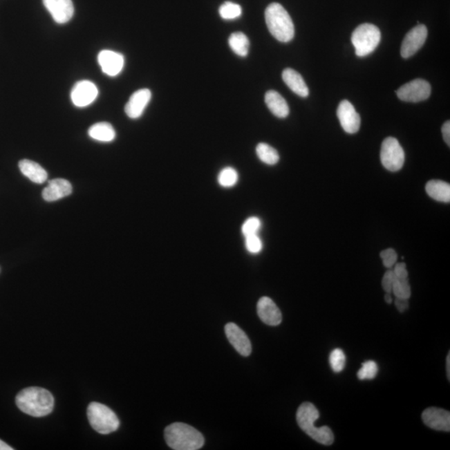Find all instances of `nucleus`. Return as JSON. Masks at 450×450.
Here are the masks:
<instances>
[{
	"instance_id": "f257e3e1",
	"label": "nucleus",
	"mask_w": 450,
	"mask_h": 450,
	"mask_svg": "<svg viewBox=\"0 0 450 450\" xmlns=\"http://www.w3.org/2000/svg\"><path fill=\"white\" fill-rule=\"evenodd\" d=\"M16 405L28 415L40 418L50 415L55 407V398L50 391L40 387H28L20 391Z\"/></svg>"
},
{
	"instance_id": "f03ea898",
	"label": "nucleus",
	"mask_w": 450,
	"mask_h": 450,
	"mask_svg": "<svg viewBox=\"0 0 450 450\" xmlns=\"http://www.w3.org/2000/svg\"><path fill=\"white\" fill-rule=\"evenodd\" d=\"M166 443L174 450H197L203 447L205 438L196 429L184 423H174L165 431Z\"/></svg>"
},
{
	"instance_id": "7ed1b4c3",
	"label": "nucleus",
	"mask_w": 450,
	"mask_h": 450,
	"mask_svg": "<svg viewBox=\"0 0 450 450\" xmlns=\"http://www.w3.org/2000/svg\"><path fill=\"white\" fill-rule=\"evenodd\" d=\"M319 412L313 404L306 402L300 405L296 420L300 429L318 443L331 445L334 443L333 432L328 426L316 427L315 422L319 419Z\"/></svg>"
},
{
	"instance_id": "20e7f679",
	"label": "nucleus",
	"mask_w": 450,
	"mask_h": 450,
	"mask_svg": "<svg viewBox=\"0 0 450 450\" xmlns=\"http://www.w3.org/2000/svg\"><path fill=\"white\" fill-rule=\"evenodd\" d=\"M265 15L267 27L275 39L282 43L290 42L294 39L293 20L281 3H270L267 7Z\"/></svg>"
},
{
	"instance_id": "39448f33",
	"label": "nucleus",
	"mask_w": 450,
	"mask_h": 450,
	"mask_svg": "<svg viewBox=\"0 0 450 450\" xmlns=\"http://www.w3.org/2000/svg\"><path fill=\"white\" fill-rule=\"evenodd\" d=\"M87 415L91 427L101 435L115 432L120 427V420L115 413L106 405L92 402L88 405Z\"/></svg>"
},
{
	"instance_id": "423d86ee",
	"label": "nucleus",
	"mask_w": 450,
	"mask_h": 450,
	"mask_svg": "<svg viewBox=\"0 0 450 450\" xmlns=\"http://www.w3.org/2000/svg\"><path fill=\"white\" fill-rule=\"evenodd\" d=\"M381 40L379 28L372 24H363L353 32L351 41L358 57L371 55L378 47Z\"/></svg>"
},
{
	"instance_id": "0eeeda50",
	"label": "nucleus",
	"mask_w": 450,
	"mask_h": 450,
	"mask_svg": "<svg viewBox=\"0 0 450 450\" xmlns=\"http://www.w3.org/2000/svg\"><path fill=\"white\" fill-rule=\"evenodd\" d=\"M380 160L384 167L389 171L397 172L403 168L404 151L395 138L388 137L384 140L381 146Z\"/></svg>"
},
{
	"instance_id": "6e6552de",
	"label": "nucleus",
	"mask_w": 450,
	"mask_h": 450,
	"mask_svg": "<svg viewBox=\"0 0 450 450\" xmlns=\"http://www.w3.org/2000/svg\"><path fill=\"white\" fill-rule=\"evenodd\" d=\"M396 94L404 102H421L431 96V86L426 80L416 79L401 86Z\"/></svg>"
},
{
	"instance_id": "1a4fd4ad",
	"label": "nucleus",
	"mask_w": 450,
	"mask_h": 450,
	"mask_svg": "<svg viewBox=\"0 0 450 450\" xmlns=\"http://www.w3.org/2000/svg\"><path fill=\"white\" fill-rule=\"evenodd\" d=\"M428 30L424 24H418L405 35L400 48L401 56L404 59L411 58L420 50L426 41Z\"/></svg>"
},
{
	"instance_id": "9d476101",
	"label": "nucleus",
	"mask_w": 450,
	"mask_h": 450,
	"mask_svg": "<svg viewBox=\"0 0 450 450\" xmlns=\"http://www.w3.org/2000/svg\"><path fill=\"white\" fill-rule=\"evenodd\" d=\"M98 88L88 80L76 83L71 91V100L77 107H86L91 104L98 96Z\"/></svg>"
},
{
	"instance_id": "9b49d317",
	"label": "nucleus",
	"mask_w": 450,
	"mask_h": 450,
	"mask_svg": "<svg viewBox=\"0 0 450 450\" xmlns=\"http://www.w3.org/2000/svg\"><path fill=\"white\" fill-rule=\"evenodd\" d=\"M337 116L344 131L348 133H355L359 131L362 119L350 101L343 100L340 102L337 109Z\"/></svg>"
},
{
	"instance_id": "f8f14e48",
	"label": "nucleus",
	"mask_w": 450,
	"mask_h": 450,
	"mask_svg": "<svg viewBox=\"0 0 450 450\" xmlns=\"http://www.w3.org/2000/svg\"><path fill=\"white\" fill-rule=\"evenodd\" d=\"M225 334L229 341L243 356H249L252 352L250 340L244 331L234 323L227 324L225 328Z\"/></svg>"
},
{
	"instance_id": "ddd939ff",
	"label": "nucleus",
	"mask_w": 450,
	"mask_h": 450,
	"mask_svg": "<svg viewBox=\"0 0 450 450\" xmlns=\"http://www.w3.org/2000/svg\"><path fill=\"white\" fill-rule=\"evenodd\" d=\"M44 6L58 24H66L72 19L75 7L72 0H43Z\"/></svg>"
},
{
	"instance_id": "4468645a",
	"label": "nucleus",
	"mask_w": 450,
	"mask_h": 450,
	"mask_svg": "<svg viewBox=\"0 0 450 450\" xmlns=\"http://www.w3.org/2000/svg\"><path fill=\"white\" fill-rule=\"evenodd\" d=\"M422 420L429 428L439 431H450V413L443 409L431 407L422 413Z\"/></svg>"
},
{
	"instance_id": "2eb2a0df",
	"label": "nucleus",
	"mask_w": 450,
	"mask_h": 450,
	"mask_svg": "<svg viewBox=\"0 0 450 450\" xmlns=\"http://www.w3.org/2000/svg\"><path fill=\"white\" fill-rule=\"evenodd\" d=\"M151 97V91L148 88H142L133 93L125 105V113L131 119H139L143 115Z\"/></svg>"
},
{
	"instance_id": "dca6fc26",
	"label": "nucleus",
	"mask_w": 450,
	"mask_h": 450,
	"mask_svg": "<svg viewBox=\"0 0 450 450\" xmlns=\"http://www.w3.org/2000/svg\"><path fill=\"white\" fill-rule=\"evenodd\" d=\"M259 317L270 326H277L282 322V314L276 303L269 297H262L257 305Z\"/></svg>"
},
{
	"instance_id": "f3484780",
	"label": "nucleus",
	"mask_w": 450,
	"mask_h": 450,
	"mask_svg": "<svg viewBox=\"0 0 450 450\" xmlns=\"http://www.w3.org/2000/svg\"><path fill=\"white\" fill-rule=\"evenodd\" d=\"M98 62L104 74L112 77L119 75L124 66V56L112 50L101 51Z\"/></svg>"
},
{
	"instance_id": "a211bd4d",
	"label": "nucleus",
	"mask_w": 450,
	"mask_h": 450,
	"mask_svg": "<svg viewBox=\"0 0 450 450\" xmlns=\"http://www.w3.org/2000/svg\"><path fill=\"white\" fill-rule=\"evenodd\" d=\"M72 190L70 182L64 178H55L48 182L47 187L43 190L42 196L46 201L54 202L71 196Z\"/></svg>"
},
{
	"instance_id": "6ab92c4d",
	"label": "nucleus",
	"mask_w": 450,
	"mask_h": 450,
	"mask_svg": "<svg viewBox=\"0 0 450 450\" xmlns=\"http://www.w3.org/2000/svg\"><path fill=\"white\" fill-rule=\"evenodd\" d=\"M282 78L288 87H289L294 94L306 98L309 96L310 91L306 81L303 80L301 75L293 68H285L282 73Z\"/></svg>"
},
{
	"instance_id": "aec40b11",
	"label": "nucleus",
	"mask_w": 450,
	"mask_h": 450,
	"mask_svg": "<svg viewBox=\"0 0 450 450\" xmlns=\"http://www.w3.org/2000/svg\"><path fill=\"white\" fill-rule=\"evenodd\" d=\"M19 167L24 176L35 184H44L47 180L46 170L36 162L23 160L19 161Z\"/></svg>"
},
{
	"instance_id": "412c9836",
	"label": "nucleus",
	"mask_w": 450,
	"mask_h": 450,
	"mask_svg": "<svg viewBox=\"0 0 450 450\" xmlns=\"http://www.w3.org/2000/svg\"><path fill=\"white\" fill-rule=\"evenodd\" d=\"M265 104L274 115L285 119L290 113L289 105L277 91H270L265 94Z\"/></svg>"
},
{
	"instance_id": "4be33fe9",
	"label": "nucleus",
	"mask_w": 450,
	"mask_h": 450,
	"mask_svg": "<svg viewBox=\"0 0 450 450\" xmlns=\"http://www.w3.org/2000/svg\"><path fill=\"white\" fill-rule=\"evenodd\" d=\"M425 189L429 197L437 201L450 202V185L442 180L429 181L425 186Z\"/></svg>"
},
{
	"instance_id": "5701e85b",
	"label": "nucleus",
	"mask_w": 450,
	"mask_h": 450,
	"mask_svg": "<svg viewBox=\"0 0 450 450\" xmlns=\"http://www.w3.org/2000/svg\"><path fill=\"white\" fill-rule=\"evenodd\" d=\"M88 135L100 142H111L115 139L116 133L111 124L101 122L89 128Z\"/></svg>"
},
{
	"instance_id": "b1692460",
	"label": "nucleus",
	"mask_w": 450,
	"mask_h": 450,
	"mask_svg": "<svg viewBox=\"0 0 450 450\" xmlns=\"http://www.w3.org/2000/svg\"><path fill=\"white\" fill-rule=\"evenodd\" d=\"M229 44L231 50L238 56L245 57L249 54L250 40L248 37L241 32H236L230 35Z\"/></svg>"
},
{
	"instance_id": "393cba45",
	"label": "nucleus",
	"mask_w": 450,
	"mask_h": 450,
	"mask_svg": "<svg viewBox=\"0 0 450 450\" xmlns=\"http://www.w3.org/2000/svg\"><path fill=\"white\" fill-rule=\"evenodd\" d=\"M256 153L259 159L266 165H274L279 160L277 150L265 143H261L257 145Z\"/></svg>"
},
{
	"instance_id": "a878e982",
	"label": "nucleus",
	"mask_w": 450,
	"mask_h": 450,
	"mask_svg": "<svg viewBox=\"0 0 450 450\" xmlns=\"http://www.w3.org/2000/svg\"><path fill=\"white\" fill-rule=\"evenodd\" d=\"M238 174L232 167L223 169L218 174V182L222 187L231 188L238 183Z\"/></svg>"
},
{
	"instance_id": "bb28decb",
	"label": "nucleus",
	"mask_w": 450,
	"mask_h": 450,
	"mask_svg": "<svg viewBox=\"0 0 450 450\" xmlns=\"http://www.w3.org/2000/svg\"><path fill=\"white\" fill-rule=\"evenodd\" d=\"M220 15L222 19L226 20L235 19L242 15V8L238 3L225 2L220 8Z\"/></svg>"
},
{
	"instance_id": "cd10ccee",
	"label": "nucleus",
	"mask_w": 450,
	"mask_h": 450,
	"mask_svg": "<svg viewBox=\"0 0 450 450\" xmlns=\"http://www.w3.org/2000/svg\"><path fill=\"white\" fill-rule=\"evenodd\" d=\"M392 293L394 294L395 298L407 299L411 298V289L408 279H396L394 285H393Z\"/></svg>"
},
{
	"instance_id": "c85d7f7f",
	"label": "nucleus",
	"mask_w": 450,
	"mask_h": 450,
	"mask_svg": "<svg viewBox=\"0 0 450 450\" xmlns=\"http://www.w3.org/2000/svg\"><path fill=\"white\" fill-rule=\"evenodd\" d=\"M330 364L332 370L335 373L341 372L346 364V357L340 348H335L330 355Z\"/></svg>"
},
{
	"instance_id": "c756f323",
	"label": "nucleus",
	"mask_w": 450,
	"mask_h": 450,
	"mask_svg": "<svg viewBox=\"0 0 450 450\" xmlns=\"http://www.w3.org/2000/svg\"><path fill=\"white\" fill-rule=\"evenodd\" d=\"M379 368L377 364L373 360L362 364V367L358 372V378L360 380H367L375 379L378 374Z\"/></svg>"
},
{
	"instance_id": "7c9ffc66",
	"label": "nucleus",
	"mask_w": 450,
	"mask_h": 450,
	"mask_svg": "<svg viewBox=\"0 0 450 450\" xmlns=\"http://www.w3.org/2000/svg\"><path fill=\"white\" fill-rule=\"evenodd\" d=\"M262 226L261 221L257 217H250L242 225V234L245 238L250 235L258 234Z\"/></svg>"
},
{
	"instance_id": "2f4dec72",
	"label": "nucleus",
	"mask_w": 450,
	"mask_h": 450,
	"mask_svg": "<svg viewBox=\"0 0 450 450\" xmlns=\"http://www.w3.org/2000/svg\"><path fill=\"white\" fill-rule=\"evenodd\" d=\"M245 247L250 254H256L261 252L263 249L261 238L259 237L258 234L245 237Z\"/></svg>"
},
{
	"instance_id": "473e14b6",
	"label": "nucleus",
	"mask_w": 450,
	"mask_h": 450,
	"mask_svg": "<svg viewBox=\"0 0 450 450\" xmlns=\"http://www.w3.org/2000/svg\"><path fill=\"white\" fill-rule=\"evenodd\" d=\"M380 257L382 259L384 267L387 268V269H391V268L394 267L397 259H398V255H397L395 250L393 249L383 250L380 253Z\"/></svg>"
},
{
	"instance_id": "72a5a7b5",
	"label": "nucleus",
	"mask_w": 450,
	"mask_h": 450,
	"mask_svg": "<svg viewBox=\"0 0 450 450\" xmlns=\"http://www.w3.org/2000/svg\"><path fill=\"white\" fill-rule=\"evenodd\" d=\"M396 277L394 274V271L388 270L386 273L384 274L382 279V286L383 289L386 293L392 294L393 285H394Z\"/></svg>"
},
{
	"instance_id": "f704fd0d",
	"label": "nucleus",
	"mask_w": 450,
	"mask_h": 450,
	"mask_svg": "<svg viewBox=\"0 0 450 450\" xmlns=\"http://www.w3.org/2000/svg\"><path fill=\"white\" fill-rule=\"evenodd\" d=\"M394 274L396 279H408V270L404 263H395Z\"/></svg>"
},
{
	"instance_id": "c9c22d12",
	"label": "nucleus",
	"mask_w": 450,
	"mask_h": 450,
	"mask_svg": "<svg viewBox=\"0 0 450 450\" xmlns=\"http://www.w3.org/2000/svg\"><path fill=\"white\" fill-rule=\"evenodd\" d=\"M395 303L397 310H398L400 313H404L405 310H408L409 301L407 299L396 298Z\"/></svg>"
},
{
	"instance_id": "e433bc0d",
	"label": "nucleus",
	"mask_w": 450,
	"mask_h": 450,
	"mask_svg": "<svg viewBox=\"0 0 450 450\" xmlns=\"http://www.w3.org/2000/svg\"><path fill=\"white\" fill-rule=\"evenodd\" d=\"M442 133H443L444 140L445 143L450 145V122L449 121H446L444 124L443 127H442Z\"/></svg>"
},
{
	"instance_id": "4c0bfd02",
	"label": "nucleus",
	"mask_w": 450,
	"mask_h": 450,
	"mask_svg": "<svg viewBox=\"0 0 450 450\" xmlns=\"http://www.w3.org/2000/svg\"><path fill=\"white\" fill-rule=\"evenodd\" d=\"M14 449L11 447L9 444H7L6 442L0 440V450H13Z\"/></svg>"
},
{
	"instance_id": "58836bf2",
	"label": "nucleus",
	"mask_w": 450,
	"mask_h": 450,
	"mask_svg": "<svg viewBox=\"0 0 450 450\" xmlns=\"http://www.w3.org/2000/svg\"><path fill=\"white\" fill-rule=\"evenodd\" d=\"M446 371H447V376H448V379H450V355L449 354L447 356V359H446Z\"/></svg>"
},
{
	"instance_id": "ea45409f",
	"label": "nucleus",
	"mask_w": 450,
	"mask_h": 450,
	"mask_svg": "<svg viewBox=\"0 0 450 450\" xmlns=\"http://www.w3.org/2000/svg\"><path fill=\"white\" fill-rule=\"evenodd\" d=\"M384 300L385 302H386L387 303H391L393 302V298L391 294V293L385 294Z\"/></svg>"
}]
</instances>
